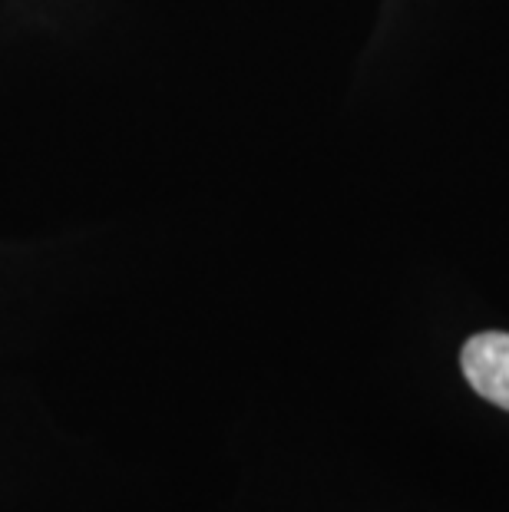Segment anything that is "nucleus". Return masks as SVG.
Returning <instances> with one entry per match:
<instances>
[{
	"instance_id": "obj_1",
	"label": "nucleus",
	"mask_w": 509,
	"mask_h": 512,
	"mask_svg": "<svg viewBox=\"0 0 509 512\" xmlns=\"http://www.w3.org/2000/svg\"><path fill=\"white\" fill-rule=\"evenodd\" d=\"M463 374L483 400L509 410V334H476L460 354Z\"/></svg>"
}]
</instances>
